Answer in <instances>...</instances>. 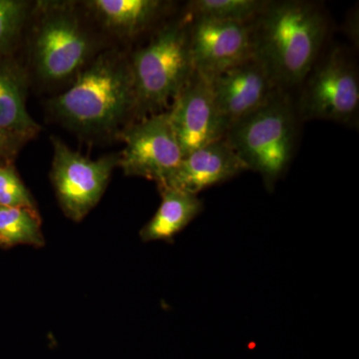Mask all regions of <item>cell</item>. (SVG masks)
<instances>
[{"mask_svg":"<svg viewBox=\"0 0 359 359\" xmlns=\"http://www.w3.org/2000/svg\"><path fill=\"white\" fill-rule=\"evenodd\" d=\"M47 109L80 136L117 137L134 121L136 110L129 53L104 49L65 91L48 101Z\"/></svg>","mask_w":359,"mask_h":359,"instance_id":"obj_1","label":"cell"},{"mask_svg":"<svg viewBox=\"0 0 359 359\" xmlns=\"http://www.w3.org/2000/svg\"><path fill=\"white\" fill-rule=\"evenodd\" d=\"M103 37L80 2L34 1L25 34L32 82L69 86L107 48Z\"/></svg>","mask_w":359,"mask_h":359,"instance_id":"obj_2","label":"cell"},{"mask_svg":"<svg viewBox=\"0 0 359 359\" xmlns=\"http://www.w3.org/2000/svg\"><path fill=\"white\" fill-rule=\"evenodd\" d=\"M255 56L283 91L302 84L320 56L328 20L323 7L302 0L269 1L252 23Z\"/></svg>","mask_w":359,"mask_h":359,"instance_id":"obj_3","label":"cell"},{"mask_svg":"<svg viewBox=\"0 0 359 359\" xmlns=\"http://www.w3.org/2000/svg\"><path fill=\"white\" fill-rule=\"evenodd\" d=\"M190 26L191 16L184 13L129 53L136 96L134 121L169 110L192 76Z\"/></svg>","mask_w":359,"mask_h":359,"instance_id":"obj_4","label":"cell"},{"mask_svg":"<svg viewBox=\"0 0 359 359\" xmlns=\"http://www.w3.org/2000/svg\"><path fill=\"white\" fill-rule=\"evenodd\" d=\"M299 116L287 91L233 123L224 139L248 169L262 176L268 191L289 169L297 140Z\"/></svg>","mask_w":359,"mask_h":359,"instance_id":"obj_5","label":"cell"},{"mask_svg":"<svg viewBox=\"0 0 359 359\" xmlns=\"http://www.w3.org/2000/svg\"><path fill=\"white\" fill-rule=\"evenodd\" d=\"M302 84V94L295 107L299 119L358 125V68L344 49H332L325 58L316 61Z\"/></svg>","mask_w":359,"mask_h":359,"instance_id":"obj_6","label":"cell"},{"mask_svg":"<svg viewBox=\"0 0 359 359\" xmlns=\"http://www.w3.org/2000/svg\"><path fill=\"white\" fill-rule=\"evenodd\" d=\"M50 178L61 209L72 221H82L102 198L119 154L91 160L52 137Z\"/></svg>","mask_w":359,"mask_h":359,"instance_id":"obj_7","label":"cell"},{"mask_svg":"<svg viewBox=\"0 0 359 359\" xmlns=\"http://www.w3.org/2000/svg\"><path fill=\"white\" fill-rule=\"evenodd\" d=\"M117 138L125 144L118 167L126 176L155 181L158 187L166 185L183 159L168 111L132 122Z\"/></svg>","mask_w":359,"mask_h":359,"instance_id":"obj_8","label":"cell"},{"mask_svg":"<svg viewBox=\"0 0 359 359\" xmlns=\"http://www.w3.org/2000/svg\"><path fill=\"white\" fill-rule=\"evenodd\" d=\"M190 45L194 70L208 82L255 56L250 23L191 18Z\"/></svg>","mask_w":359,"mask_h":359,"instance_id":"obj_9","label":"cell"},{"mask_svg":"<svg viewBox=\"0 0 359 359\" xmlns=\"http://www.w3.org/2000/svg\"><path fill=\"white\" fill-rule=\"evenodd\" d=\"M168 112L183 157L222 140L229 130L211 85L195 71Z\"/></svg>","mask_w":359,"mask_h":359,"instance_id":"obj_10","label":"cell"},{"mask_svg":"<svg viewBox=\"0 0 359 359\" xmlns=\"http://www.w3.org/2000/svg\"><path fill=\"white\" fill-rule=\"evenodd\" d=\"M209 83L229 128L261 108L280 90L256 56L224 71Z\"/></svg>","mask_w":359,"mask_h":359,"instance_id":"obj_11","label":"cell"},{"mask_svg":"<svg viewBox=\"0 0 359 359\" xmlns=\"http://www.w3.org/2000/svg\"><path fill=\"white\" fill-rule=\"evenodd\" d=\"M245 171L249 169L224 138L183 157L164 186L198 195Z\"/></svg>","mask_w":359,"mask_h":359,"instance_id":"obj_12","label":"cell"},{"mask_svg":"<svg viewBox=\"0 0 359 359\" xmlns=\"http://www.w3.org/2000/svg\"><path fill=\"white\" fill-rule=\"evenodd\" d=\"M80 4L103 36L118 39H135L147 32L171 4L161 0H87Z\"/></svg>","mask_w":359,"mask_h":359,"instance_id":"obj_13","label":"cell"},{"mask_svg":"<svg viewBox=\"0 0 359 359\" xmlns=\"http://www.w3.org/2000/svg\"><path fill=\"white\" fill-rule=\"evenodd\" d=\"M29 71L16 55L0 57V128L34 139L41 127L27 110Z\"/></svg>","mask_w":359,"mask_h":359,"instance_id":"obj_14","label":"cell"},{"mask_svg":"<svg viewBox=\"0 0 359 359\" xmlns=\"http://www.w3.org/2000/svg\"><path fill=\"white\" fill-rule=\"evenodd\" d=\"M158 188L162 202L154 217L140 231V237L144 242H172L175 236L183 231L204 210V204L197 195L171 187L161 186Z\"/></svg>","mask_w":359,"mask_h":359,"instance_id":"obj_15","label":"cell"},{"mask_svg":"<svg viewBox=\"0 0 359 359\" xmlns=\"http://www.w3.org/2000/svg\"><path fill=\"white\" fill-rule=\"evenodd\" d=\"M41 219L39 212L22 208L0 205V245H43Z\"/></svg>","mask_w":359,"mask_h":359,"instance_id":"obj_16","label":"cell"},{"mask_svg":"<svg viewBox=\"0 0 359 359\" xmlns=\"http://www.w3.org/2000/svg\"><path fill=\"white\" fill-rule=\"evenodd\" d=\"M268 2L264 0H193L187 4L185 13L192 18L252 23Z\"/></svg>","mask_w":359,"mask_h":359,"instance_id":"obj_17","label":"cell"},{"mask_svg":"<svg viewBox=\"0 0 359 359\" xmlns=\"http://www.w3.org/2000/svg\"><path fill=\"white\" fill-rule=\"evenodd\" d=\"M34 2L0 0V57L15 55L25 39Z\"/></svg>","mask_w":359,"mask_h":359,"instance_id":"obj_18","label":"cell"},{"mask_svg":"<svg viewBox=\"0 0 359 359\" xmlns=\"http://www.w3.org/2000/svg\"><path fill=\"white\" fill-rule=\"evenodd\" d=\"M0 205L37 211L35 201L13 163L0 164Z\"/></svg>","mask_w":359,"mask_h":359,"instance_id":"obj_19","label":"cell"},{"mask_svg":"<svg viewBox=\"0 0 359 359\" xmlns=\"http://www.w3.org/2000/svg\"><path fill=\"white\" fill-rule=\"evenodd\" d=\"M32 140L27 135L0 128V164L13 163L26 144Z\"/></svg>","mask_w":359,"mask_h":359,"instance_id":"obj_20","label":"cell"}]
</instances>
